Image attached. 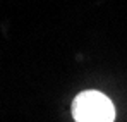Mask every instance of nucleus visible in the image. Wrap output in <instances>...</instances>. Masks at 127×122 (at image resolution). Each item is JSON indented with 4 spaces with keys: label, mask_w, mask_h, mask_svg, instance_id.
Segmentation results:
<instances>
[{
    "label": "nucleus",
    "mask_w": 127,
    "mask_h": 122,
    "mask_svg": "<svg viewBox=\"0 0 127 122\" xmlns=\"http://www.w3.org/2000/svg\"><path fill=\"white\" fill-rule=\"evenodd\" d=\"M72 115L76 122H113L115 108L106 95L89 89L76 96L72 103Z\"/></svg>",
    "instance_id": "nucleus-1"
}]
</instances>
